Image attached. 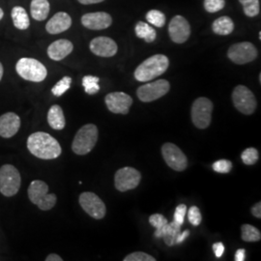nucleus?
Instances as JSON below:
<instances>
[{
    "instance_id": "f257e3e1",
    "label": "nucleus",
    "mask_w": 261,
    "mask_h": 261,
    "mask_svg": "<svg viewBox=\"0 0 261 261\" xmlns=\"http://www.w3.org/2000/svg\"><path fill=\"white\" fill-rule=\"evenodd\" d=\"M28 148L32 155L43 160L58 158L62 152L59 142L44 132H37L29 136Z\"/></svg>"
},
{
    "instance_id": "f03ea898",
    "label": "nucleus",
    "mask_w": 261,
    "mask_h": 261,
    "mask_svg": "<svg viewBox=\"0 0 261 261\" xmlns=\"http://www.w3.org/2000/svg\"><path fill=\"white\" fill-rule=\"evenodd\" d=\"M169 66L168 57L164 55H155L143 61L135 71V77L141 83H146L163 75Z\"/></svg>"
},
{
    "instance_id": "7ed1b4c3",
    "label": "nucleus",
    "mask_w": 261,
    "mask_h": 261,
    "mask_svg": "<svg viewBox=\"0 0 261 261\" xmlns=\"http://www.w3.org/2000/svg\"><path fill=\"white\" fill-rule=\"evenodd\" d=\"M29 200L43 211H47L56 205L57 198L55 194H48L47 183L41 180H34L28 188Z\"/></svg>"
},
{
    "instance_id": "20e7f679",
    "label": "nucleus",
    "mask_w": 261,
    "mask_h": 261,
    "mask_svg": "<svg viewBox=\"0 0 261 261\" xmlns=\"http://www.w3.org/2000/svg\"><path fill=\"white\" fill-rule=\"evenodd\" d=\"M98 140V129L94 124L83 126L75 134L72 149L76 155H86L93 149Z\"/></svg>"
},
{
    "instance_id": "39448f33",
    "label": "nucleus",
    "mask_w": 261,
    "mask_h": 261,
    "mask_svg": "<svg viewBox=\"0 0 261 261\" xmlns=\"http://www.w3.org/2000/svg\"><path fill=\"white\" fill-rule=\"evenodd\" d=\"M16 71L20 77L33 83H41L47 75V68L44 64L34 58L28 57L19 59L16 65Z\"/></svg>"
},
{
    "instance_id": "423d86ee",
    "label": "nucleus",
    "mask_w": 261,
    "mask_h": 261,
    "mask_svg": "<svg viewBox=\"0 0 261 261\" xmlns=\"http://www.w3.org/2000/svg\"><path fill=\"white\" fill-rule=\"evenodd\" d=\"M21 184L19 170L12 165L0 168V193L5 196H16Z\"/></svg>"
},
{
    "instance_id": "0eeeda50",
    "label": "nucleus",
    "mask_w": 261,
    "mask_h": 261,
    "mask_svg": "<svg viewBox=\"0 0 261 261\" xmlns=\"http://www.w3.org/2000/svg\"><path fill=\"white\" fill-rule=\"evenodd\" d=\"M213 103L205 97L196 99L192 107V121L198 129H206L212 119Z\"/></svg>"
},
{
    "instance_id": "6e6552de",
    "label": "nucleus",
    "mask_w": 261,
    "mask_h": 261,
    "mask_svg": "<svg viewBox=\"0 0 261 261\" xmlns=\"http://www.w3.org/2000/svg\"><path fill=\"white\" fill-rule=\"evenodd\" d=\"M234 107L243 114L251 115L256 109V100L252 91L245 85H238L232 92Z\"/></svg>"
},
{
    "instance_id": "1a4fd4ad",
    "label": "nucleus",
    "mask_w": 261,
    "mask_h": 261,
    "mask_svg": "<svg viewBox=\"0 0 261 261\" xmlns=\"http://www.w3.org/2000/svg\"><path fill=\"white\" fill-rule=\"evenodd\" d=\"M170 84L167 80H158L156 82L141 85L139 87L137 95L141 102L149 103L156 101L168 93Z\"/></svg>"
},
{
    "instance_id": "9d476101",
    "label": "nucleus",
    "mask_w": 261,
    "mask_h": 261,
    "mask_svg": "<svg viewBox=\"0 0 261 261\" xmlns=\"http://www.w3.org/2000/svg\"><path fill=\"white\" fill-rule=\"evenodd\" d=\"M228 58L235 64H247L257 57V49L250 42L234 44L227 51Z\"/></svg>"
},
{
    "instance_id": "9b49d317",
    "label": "nucleus",
    "mask_w": 261,
    "mask_h": 261,
    "mask_svg": "<svg viewBox=\"0 0 261 261\" xmlns=\"http://www.w3.org/2000/svg\"><path fill=\"white\" fill-rule=\"evenodd\" d=\"M141 174L136 168L126 167L116 171L114 177L115 188L119 192H127L139 186Z\"/></svg>"
},
{
    "instance_id": "f8f14e48",
    "label": "nucleus",
    "mask_w": 261,
    "mask_h": 261,
    "mask_svg": "<svg viewBox=\"0 0 261 261\" xmlns=\"http://www.w3.org/2000/svg\"><path fill=\"white\" fill-rule=\"evenodd\" d=\"M80 204L84 211L96 220H101L106 216V205L103 200L93 193L85 192L80 196Z\"/></svg>"
},
{
    "instance_id": "ddd939ff",
    "label": "nucleus",
    "mask_w": 261,
    "mask_h": 261,
    "mask_svg": "<svg viewBox=\"0 0 261 261\" xmlns=\"http://www.w3.org/2000/svg\"><path fill=\"white\" fill-rule=\"evenodd\" d=\"M162 154L169 168L176 171H183L186 169L188 166L187 157L175 144L170 142L165 143L162 147Z\"/></svg>"
},
{
    "instance_id": "4468645a",
    "label": "nucleus",
    "mask_w": 261,
    "mask_h": 261,
    "mask_svg": "<svg viewBox=\"0 0 261 261\" xmlns=\"http://www.w3.org/2000/svg\"><path fill=\"white\" fill-rule=\"evenodd\" d=\"M169 37L176 44H183L191 35V27L184 17L175 16L168 25Z\"/></svg>"
},
{
    "instance_id": "2eb2a0df",
    "label": "nucleus",
    "mask_w": 261,
    "mask_h": 261,
    "mask_svg": "<svg viewBox=\"0 0 261 261\" xmlns=\"http://www.w3.org/2000/svg\"><path fill=\"white\" fill-rule=\"evenodd\" d=\"M109 111L117 114H127L129 112L133 99L130 95L123 92L108 94L105 99Z\"/></svg>"
},
{
    "instance_id": "dca6fc26",
    "label": "nucleus",
    "mask_w": 261,
    "mask_h": 261,
    "mask_svg": "<svg viewBox=\"0 0 261 261\" xmlns=\"http://www.w3.org/2000/svg\"><path fill=\"white\" fill-rule=\"evenodd\" d=\"M82 23L84 27L91 30H103L112 25V19L108 13L95 12L84 15Z\"/></svg>"
},
{
    "instance_id": "f3484780",
    "label": "nucleus",
    "mask_w": 261,
    "mask_h": 261,
    "mask_svg": "<svg viewBox=\"0 0 261 261\" xmlns=\"http://www.w3.org/2000/svg\"><path fill=\"white\" fill-rule=\"evenodd\" d=\"M116 43L109 37L94 38L90 42V50L95 56L102 57H112L117 53Z\"/></svg>"
},
{
    "instance_id": "a211bd4d",
    "label": "nucleus",
    "mask_w": 261,
    "mask_h": 261,
    "mask_svg": "<svg viewBox=\"0 0 261 261\" xmlns=\"http://www.w3.org/2000/svg\"><path fill=\"white\" fill-rule=\"evenodd\" d=\"M20 128V118L14 112H7L0 116V137L10 139L14 137Z\"/></svg>"
},
{
    "instance_id": "6ab92c4d",
    "label": "nucleus",
    "mask_w": 261,
    "mask_h": 261,
    "mask_svg": "<svg viewBox=\"0 0 261 261\" xmlns=\"http://www.w3.org/2000/svg\"><path fill=\"white\" fill-rule=\"evenodd\" d=\"M74 49L72 42L66 39H60L54 42L47 47V56L55 61H60L69 56Z\"/></svg>"
},
{
    "instance_id": "aec40b11",
    "label": "nucleus",
    "mask_w": 261,
    "mask_h": 261,
    "mask_svg": "<svg viewBox=\"0 0 261 261\" xmlns=\"http://www.w3.org/2000/svg\"><path fill=\"white\" fill-rule=\"evenodd\" d=\"M72 25V19L65 12H59L47 21L46 29L49 34H59Z\"/></svg>"
},
{
    "instance_id": "412c9836",
    "label": "nucleus",
    "mask_w": 261,
    "mask_h": 261,
    "mask_svg": "<svg viewBox=\"0 0 261 261\" xmlns=\"http://www.w3.org/2000/svg\"><path fill=\"white\" fill-rule=\"evenodd\" d=\"M181 225L175 223L174 221L170 224H165L161 229L155 231L156 238H164L166 244L171 247L176 244V237L180 233Z\"/></svg>"
},
{
    "instance_id": "4be33fe9",
    "label": "nucleus",
    "mask_w": 261,
    "mask_h": 261,
    "mask_svg": "<svg viewBox=\"0 0 261 261\" xmlns=\"http://www.w3.org/2000/svg\"><path fill=\"white\" fill-rule=\"evenodd\" d=\"M47 122L55 130H63L65 128V117L60 106L55 105L49 109L47 113Z\"/></svg>"
},
{
    "instance_id": "5701e85b",
    "label": "nucleus",
    "mask_w": 261,
    "mask_h": 261,
    "mask_svg": "<svg viewBox=\"0 0 261 261\" xmlns=\"http://www.w3.org/2000/svg\"><path fill=\"white\" fill-rule=\"evenodd\" d=\"M32 18L39 21L47 19L49 13V3L47 0H32L30 4Z\"/></svg>"
},
{
    "instance_id": "b1692460",
    "label": "nucleus",
    "mask_w": 261,
    "mask_h": 261,
    "mask_svg": "<svg viewBox=\"0 0 261 261\" xmlns=\"http://www.w3.org/2000/svg\"><path fill=\"white\" fill-rule=\"evenodd\" d=\"M212 29L214 33L218 35L222 36H226L232 33L234 30V22L232 19L229 17H221L219 19H216L213 24H212Z\"/></svg>"
},
{
    "instance_id": "393cba45",
    "label": "nucleus",
    "mask_w": 261,
    "mask_h": 261,
    "mask_svg": "<svg viewBox=\"0 0 261 261\" xmlns=\"http://www.w3.org/2000/svg\"><path fill=\"white\" fill-rule=\"evenodd\" d=\"M11 16H12L15 28H18L19 30H25L29 28V24H30L29 17L27 11L22 7H19V6L14 7L12 10Z\"/></svg>"
},
{
    "instance_id": "a878e982",
    "label": "nucleus",
    "mask_w": 261,
    "mask_h": 261,
    "mask_svg": "<svg viewBox=\"0 0 261 261\" xmlns=\"http://www.w3.org/2000/svg\"><path fill=\"white\" fill-rule=\"evenodd\" d=\"M136 35L140 39L145 40V42L147 43H152L155 41V39L157 37V33L155 31V29L149 25L146 22L143 21H139L136 25Z\"/></svg>"
},
{
    "instance_id": "bb28decb",
    "label": "nucleus",
    "mask_w": 261,
    "mask_h": 261,
    "mask_svg": "<svg viewBox=\"0 0 261 261\" xmlns=\"http://www.w3.org/2000/svg\"><path fill=\"white\" fill-rule=\"evenodd\" d=\"M243 240L245 242H257L261 239V233L259 229L251 224H243L241 226Z\"/></svg>"
},
{
    "instance_id": "cd10ccee",
    "label": "nucleus",
    "mask_w": 261,
    "mask_h": 261,
    "mask_svg": "<svg viewBox=\"0 0 261 261\" xmlns=\"http://www.w3.org/2000/svg\"><path fill=\"white\" fill-rule=\"evenodd\" d=\"M239 2L242 4L244 13L247 17L253 18L259 14V0H239Z\"/></svg>"
},
{
    "instance_id": "c85d7f7f",
    "label": "nucleus",
    "mask_w": 261,
    "mask_h": 261,
    "mask_svg": "<svg viewBox=\"0 0 261 261\" xmlns=\"http://www.w3.org/2000/svg\"><path fill=\"white\" fill-rule=\"evenodd\" d=\"M99 81H100V79L97 76L85 75L83 79V85H84L85 92L89 95L98 93L100 90Z\"/></svg>"
},
{
    "instance_id": "c756f323",
    "label": "nucleus",
    "mask_w": 261,
    "mask_h": 261,
    "mask_svg": "<svg viewBox=\"0 0 261 261\" xmlns=\"http://www.w3.org/2000/svg\"><path fill=\"white\" fill-rule=\"evenodd\" d=\"M146 19L152 25L163 28L166 23V16L159 10H150L146 14Z\"/></svg>"
},
{
    "instance_id": "7c9ffc66",
    "label": "nucleus",
    "mask_w": 261,
    "mask_h": 261,
    "mask_svg": "<svg viewBox=\"0 0 261 261\" xmlns=\"http://www.w3.org/2000/svg\"><path fill=\"white\" fill-rule=\"evenodd\" d=\"M72 84V79L70 76H64L63 79H61L57 84L53 87L51 92L55 96H61L65 93L67 90H69V88L71 87Z\"/></svg>"
},
{
    "instance_id": "2f4dec72",
    "label": "nucleus",
    "mask_w": 261,
    "mask_h": 261,
    "mask_svg": "<svg viewBox=\"0 0 261 261\" xmlns=\"http://www.w3.org/2000/svg\"><path fill=\"white\" fill-rule=\"evenodd\" d=\"M241 158H242L243 163L245 165L252 166L258 161L259 154H258V151L255 148L250 147V148H247L243 152Z\"/></svg>"
},
{
    "instance_id": "473e14b6",
    "label": "nucleus",
    "mask_w": 261,
    "mask_h": 261,
    "mask_svg": "<svg viewBox=\"0 0 261 261\" xmlns=\"http://www.w3.org/2000/svg\"><path fill=\"white\" fill-rule=\"evenodd\" d=\"M225 6L224 0H204V8L209 13H217Z\"/></svg>"
},
{
    "instance_id": "72a5a7b5",
    "label": "nucleus",
    "mask_w": 261,
    "mask_h": 261,
    "mask_svg": "<svg viewBox=\"0 0 261 261\" xmlns=\"http://www.w3.org/2000/svg\"><path fill=\"white\" fill-rule=\"evenodd\" d=\"M212 168L216 172L228 173L232 169V163L228 160H219L215 162Z\"/></svg>"
},
{
    "instance_id": "f704fd0d",
    "label": "nucleus",
    "mask_w": 261,
    "mask_h": 261,
    "mask_svg": "<svg viewBox=\"0 0 261 261\" xmlns=\"http://www.w3.org/2000/svg\"><path fill=\"white\" fill-rule=\"evenodd\" d=\"M188 218H189V222L193 225H199L201 223L202 217L201 213L199 211V209L196 206H192L189 211H188Z\"/></svg>"
},
{
    "instance_id": "c9c22d12",
    "label": "nucleus",
    "mask_w": 261,
    "mask_h": 261,
    "mask_svg": "<svg viewBox=\"0 0 261 261\" xmlns=\"http://www.w3.org/2000/svg\"><path fill=\"white\" fill-rule=\"evenodd\" d=\"M124 261H156V258L145 252H137L127 255Z\"/></svg>"
},
{
    "instance_id": "e433bc0d",
    "label": "nucleus",
    "mask_w": 261,
    "mask_h": 261,
    "mask_svg": "<svg viewBox=\"0 0 261 261\" xmlns=\"http://www.w3.org/2000/svg\"><path fill=\"white\" fill-rule=\"evenodd\" d=\"M149 223L152 226L156 228V230L161 229L165 224H168V220L161 214L152 215L149 218Z\"/></svg>"
},
{
    "instance_id": "4c0bfd02",
    "label": "nucleus",
    "mask_w": 261,
    "mask_h": 261,
    "mask_svg": "<svg viewBox=\"0 0 261 261\" xmlns=\"http://www.w3.org/2000/svg\"><path fill=\"white\" fill-rule=\"evenodd\" d=\"M187 213V206L185 204H180L176 207L174 212V222L178 224L182 225L185 220V216Z\"/></svg>"
},
{
    "instance_id": "58836bf2",
    "label": "nucleus",
    "mask_w": 261,
    "mask_h": 261,
    "mask_svg": "<svg viewBox=\"0 0 261 261\" xmlns=\"http://www.w3.org/2000/svg\"><path fill=\"white\" fill-rule=\"evenodd\" d=\"M213 251H214L216 257H218V258L222 257L224 252V244L221 242L216 243L213 245Z\"/></svg>"
},
{
    "instance_id": "ea45409f",
    "label": "nucleus",
    "mask_w": 261,
    "mask_h": 261,
    "mask_svg": "<svg viewBox=\"0 0 261 261\" xmlns=\"http://www.w3.org/2000/svg\"><path fill=\"white\" fill-rule=\"evenodd\" d=\"M252 214L255 217V218H261V202H257L254 205L252 206Z\"/></svg>"
},
{
    "instance_id": "a19ab883",
    "label": "nucleus",
    "mask_w": 261,
    "mask_h": 261,
    "mask_svg": "<svg viewBox=\"0 0 261 261\" xmlns=\"http://www.w3.org/2000/svg\"><path fill=\"white\" fill-rule=\"evenodd\" d=\"M246 257V251L244 249H239L235 253V261H244Z\"/></svg>"
},
{
    "instance_id": "79ce46f5",
    "label": "nucleus",
    "mask_w": 261,
    "mask_h": 261,
    "mask_svg": "<svg viewBox=\"0 0 261 261\" xmlns=\"http://www.w3.org/2000/svg\"><path fill=\"white\" fill-rule=\"evenodd\" d=\"M189 234H190V231L189 230H185L184 232H180V233L178 234L177 237H176V244H180V243L184 242L185 240H186L187 238H188V236H189Z\"/></svg>"
},
{
    "instance_id": "37998d69",
    "label": "nucleus",
    "mask_w": 261,
    "mask_h": 261,
    "mask_svg": "<svg viewBox=\"0 0 261 261\" xmlns=\"http://www.w3.org/2000/svg\"><path fill=\"white\" fill-rule=\"evenodd\" d=\"M63 258L56 253H50L46 257V261H62Z\"/></svg>"
},
{
    "instance_id": "c03bdc74",
    "label": "nucleus",
    "mask_w": 261,
    "mask_h": 261,
    "mask_svg": "<svg viewBox=\"0 0 261 261\" xmlns=\"http://www.w3.org/2000/svg\"><path fill=\"white\" fill-rule=\"evenodd\" d=\"M77 1L84 5H90V4H97V3L103 2L105 0H77Z\"/></svg>"
},
{
    "instance_id": "a18cd8bd",
    "label": "nucleus",
    "mask_w": 261,
    "mask_h": 261,
    "mask_svg": "<svg viewBox=\"0 0 261 261\" xmlns=\"http://www.w3.org/2000/svg\"><path fill=\"white\" fill-rule=\"evenodd\" d=\"M2 76H3V66L0 63V81H1Z\"/></svg>"
},
{
    "instance_id": "49530a36",
    "label": "nucleus",
    "mask_w": 261,
    "mask_h": 261,
    "mask_svg": "<svg viewBox=\"0 0 261 261\" xmlns=\"http://www.w3.org/2000/svg\"><path fill=\"white\" fill-rule=\"evenodd\" d=\"M3 16H4V13H3V10L0 8V20L3 19Z\"/></svg>"
}]
</instances>
